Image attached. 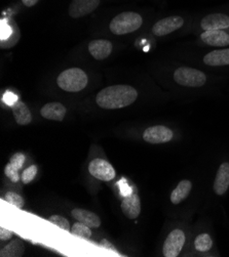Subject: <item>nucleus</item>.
Returning <instances> with one entry per match:
<instances>
[{
    "label": "nucleus",
    "instance_id": "10",
    "mask_svg": "<svg viewBox=\"0 0 229 257\" xmlns=\"http://www.w3.org/2000/svg\"><path fill=\"white\" fill-rule=\"evenodd\" d=\"M202 31L227 30L229 29V16L222 13H214L203 17L200 21Z\"/></svg>",
    "mask_w": 229,
    "mask_h": 257
},
{
    "label": "nucleus",
    "instance_id": "29",
    "mask_svg": "<svg viewBox=\"0 0 229 257\" xmlns=\"http://www.w3.org/2000/svg\"><path fill=\"white\" fill-rule=\"evenodd\" d=\"M100 245L102 246V247H104V248H106V249H109V250H111V251H114V252H117V250H116V248L109 242V241H107L106 239H103L102 240L101 242H100Z\"/></svg>",
    "mask_w": 229,
    "mask_h": 257
},
{
    "label": "nucleus",
    "instance_id": "28",
    "mask_svg": "<svg viewBox=\"0 0 229 257\" xmlns=\"http://www.w3.org/2000/svg\"><path fill=\"white\" fill-rule=\"evenodd\" d=\"M13 232L12 230H9L5 227H2L0 228V239H2L3 241H6V240H10L12 237H13Z\"/></svg>",
    "mask_w": 229,
    "mask_h": 257
},
{
    "label": "nucleus",
    "instance_id": "20",
    "mask_svg": "<svg viewBox=\"0 0 229 257\" xmlns=\"http://www.w3.org/2000/svg\"><path fill=\"white\" fill-rule=\"evenodd\" d=\"M25 252V245L21 239H15L0 251L2 257H21Z\"/></svg>",
    "mask_w": 229,
    "mask_h": 257
},
{
    "label": "nucleus",
    "instance_id": "26",
    "mask_svg": "<svg viewBox=\"0 0 229 257\" xmlns=\"http://www.w3.org/2000/svg\"><path fill=\"white\" fill-rule=\"evenodd\" d=\"M24 162H25V156L23 155L22 153H16L15 155L11 158V161L10 163L18 170L22 169L23 168V165H24Z\"/></svg>",
    "mask_w": 229,
    "mask_h": 257
},
{
    "label": "nucleus",
    "instance_id": "19",
    "mask_svg": "<svg viewBox=\"0 0 229 257\" xmlns=\"http://www.w3.org/2000/svg\"><path fill=\"white\" fill-rule=\"evenodd\" d=\"M13 113L15 116V120L20 125H28L32 121V115L27 107V105L23 101H16L13 105Z\"/></svg>",
    "mask_w": 229,
    "mask_h": 257
},
{
    "label": "nucleus",
    "instance_id": "6",
    "mask_svg": "<svg viewBox=\"0 0 229 257\" xmlns=\"http://www.w3.org/2000/svg\"><path fill=\"white\" fill-rule=\"evenodd\" d=\"M176 137V133L171 127L163 124L146 128L143 133V140L151 145H164L171 143Z\"/></svg>",
    "mask_w": 229,
    "mask_h": 257
},
{
    "label": "nucleus",
    "instance_id": "12",
    "mask_svg": "<svg viewBox=\"0 0 229 257\" xmlns=\"http://www.w3.org/2000/svg\"><path fill=\"white\" fill-rule=\"evenodd\" d=\"M201 60L203 65L208 67H229V47L211 50Z\"/></svg>",
    "mask_w": 229,
    "mask_h": 257
},
{
    "label": "nucleus",
    "instance_id": "8",
    "mask_svg": "<svg viewBox=\"0 0 229 257\" xmlns=\"http://www.w3.org/2000/svg\"><path fill=\"white\" fill-rule=\"evenodd\" d=\"M89 172L97 179L103 182H110L115 177L113 166L106 160L96 158L89 165Z\"/></svg>",
    "mask_w": 229,
    "mask_h": 257
},
{
    "label": "nucleus",
    "instance_id": "4",
    "mask_svg": "<svg viewBox=\"0 0 229 257\" xmlns=\"http://www.w3.org/2000/svg\"><path fill=\"white\" fill-rule=\"evenodd\" d=\"M143 24L142 17L133 12H125L117 15L110 22L109 28L115 35L130 34L137 31Z\"/></svg>",
    "mask_w": 229,
    "mask_h": 257
},
{
    "label": "nucleus",
    "instance_id": "27",
    "mask_svg": "<svg viewBox=\"0 0 229 257\" xmlns=\"http://www.w3.org/2000/svg\"><path fill=\"white\" fill-rule=\"evenodd\" d=\"M12 34V29L9 25H5V23L3 22L2 25V40L5 41L6 39H8Z\"/></svg>",
    "mask_w": 229,
    "mask_h": 257
},
{
    "label": "nucleus",
    "instance_id": "18",
    "mask_svg": "<svg viewBox=\"0 0 229 257\" xmlns=\"http://www.w3.org/2000/svg\"><path fill=\"white\" fill-rule=\"evenodd\" d=\"M71 214H72V216L76 220L87 224L90 227L97 228V227H99L101 225L100 217L97 214H95V213H93V212H91L89 210L75 208V209L72 210Z\"/></svg>",
    "mask_w": 229,
    "mask_h": 257
},
{
    "label": "nucleus",
    "instance_id": "3",
    "mask_svg": "<svg viewBox=\"0 0 229 257\" xmlns=\"http://www.w3.org/2000/svg\"><path fill=\"white\" fill-rule=\"evenodd\" d=\"M88 75L80 68H70L63 71L57 79L61 89L68 92H79L88 85Z\"/></svg>",
    "mask_w": 229,
    "mask_h": 257
},
{
    "label": "nucleus",
    "instance_id": "11",
    "mask_svg": "<svg viewBox=\"0 0 229 257\" xmlns=\"http://www.w3.org/2000/svg\"><path fill=\"white\" fill-rule=\"evenodd\" d=\"M194 185L190 179H182L172 190L170 195V201L173 206H180L191 195Z\"/></svg>",
    "mask_w": 229,
    "mask_h": 257
},
{
    "label": "nucleus",
    "instance_id": "13",
    "mask_svg": "<svg viewBox=\"0 0 229 257\" xmlns=\"http://www.w3.org/2000/svg\"><path fill=\"white\" fill-rule=\"evenodd\" d=\"M100 5V0H72L69 6V16L79 19L93 13Z\"/></svg>",
    "mask_w": 229,
    "mask_h": 257
},
{
    "label": "nucleus",
    "instance_id": "17",
    "mask_svg": "<svg viewBox=\"0 0 229 257\" xmlns=\"http://www.w3.org/2000/svg\"><path fill=\"white\" fill-rule=\"evenodd\" d=\"M66 112V108L60 102H48L40 110V114L43 118L53 121H63Z\"/></svg>",
    "mask_w": 229,
    "mask_h": 257
},
{
    "label": "nucleus",
    "instance_id": "23",
    "mask_svg": "<svg viewBox=\"0 0 229 257\" xmlns=\"http://www.w3.org/2000/svg\"><path fill=\"white\" fill-rule=\"evenodd\" d=\"M6 201L8 203L14 205V206H16L17 208H23V206H24L23 198L15 192H8L6 194Z\"/></svg>",
    "mask_w": 229,
    "mask_h": 257
},
{
    "label": "nucleus",
    "instance_id": "1",
    "mask_svg": "<svg viewBox=\"0 0 229 257\" xmlns=\"http://www.w3.org/2000/svg\"><path fill=\"white\" fill-rule=\"evenodd\" d=\"M138 98V91L130 85H112L102 89L96 97L100 108L114 110L125 108Z\"/></svg>",
    "mask_w": 229,
    "mask_h": 257
},
{
    "label": "nucleus",
    "instance_id": "24",
    "mask_svg": "<svg viewBox=\"0 0 229 257\" xmlns=\"http://www.w3.org/2000/svg\"><path fill=\"white\" fill-rule=\"evenodd\" d=\"M48 220H49L50 222H53L54 224L58 225L59 227L65 229V230H71L69 221H68L65 217H63V216H61V215L55 214V215H53V216H50Z\"/></svg>",
    "mask_w": 229,
    "mask_h": 257
},
{
    "label": "nucleus",
    "instance_id": "25",
    "mask_svg": "<svg viewBox=\"0 0 229 257\" xmlns=\"http://www.w3.org/2000/svg\"><path fill=\"white\" fill-rule=\"evenodd\" d=\"M5 173H6V175L11 179V181L14 182V183H18V182L20 181V178H22V177H20L19 170L16 169L11 163L6 166Z\"/></svg>",
    "mask_w": 229,
    "mask_h": 257
},
{
    "label": "nucleus",
    "instance_id": "2",
    "mask_svg": "<svg viewBox=\"0 0 229 257\" xmlns=\"http://www.w3.org/2000/svg\"><path fill=\"white\" fill-rule=\"evenodd\" d=\"M174 82L185 88H201L208 83V75L191 67H178L173 73Z\"/></svg>",
    "mask_w": 229,
    "mask_h": 257
},
{
    "label": "nucleus",
    "instance_id": "7",
    "mask_svg": "<svg viewBox=\"0 0 229 257\" xmlns=\"http://www.w3.org/2000/svg\"><path fill=\"white\" fill-rule=\"evenodd\" d=\"M185 21L182 17L171 16L158 21L152 27V33L158 37H164L181 29Z\"/></svg>",
    "mask_w": 229,
    "mask_h": 257
},
{
    "label": "nucleus",
    "instance_id": "31",
    "mask_svg": "<svg viewBox=\"0 0 229 257\" xmlns=\"http://www.w3.org/2000/svg\"><path fill=\"white\" fill-rule=\"evenodd\" d=\"M5 98H9L8 99V102H9V104H15V102H13V99L12 98H16V96H14L13 94H11V93H8V94H6L5 95Z\"/></svg>",
    "mask_w": 229,
    "mask_h": 257
},
{
    "label": "nucleus",
    "instance_id": "16",
    "mask_svg": "<svg viewBox=\"0 0 229 257\" xmlns=\"http://www.w3.org/2000/svg\"><path fill=\"white\" fill-rule=\"evenodd\" d=\"M121 211L129 219H136L141 213V201L138 195L131 194L123 198L121 202Z\"/></svg>",
    "mask_w": 229,
    "mask_h": 257
},
{
    "label": "nucleus",
    "instance_id": "5",
    "mask_svg": "<svg viewBox=\"0 0 229 257\" xmlns=\"http://www.w3.org/2000/svg\"><path fill=\"white\" fill-rule=\"evenodd\" d=\"M186 230L180 226L172 228L163 243V256L178 257L181 255L187 244Z\"/></svg>",
    "mask_w": 229,
    "mask_h": 257
},
{
    "label": "nucleus",
    "instance_id": "15",
    "mask_svg": "<svg viewBox=\"0 0 229 257\" xmlns=\"http://www.w3.org/2000/svg\"><path fill=\"white\" fill-rule=\"evenodd\" d=\"M112 43L109 40L98 39L93 40L89 44V51L92 57L96 60H105L112 53Z\"/></svg>",
    "mask_w": 229,
    "mask_h": 257
},
{
    "label": "nucleus",
    "instance_id": "14",
    "mask_svg": "<svg viewBox=\"0 0 229 257\" xmlns=\"http://www.w3.org/2000/svg\"><path fill=\"white\" fill-rule=\"evenodd\" d=\"M191 248L195 253H199V254L211 253L214 248V239L212 235L209 232H207V230H202V232L197 233L192 239Z\"/></svg>",
    "mask_w": 229,
    "mask_h": 257
},
{
    "label": "nucleus",
    "instance_id": "9",
    "mask_svg": "<svg viewBox=\"0 0 229 257\" xmlns=\"http://www.w3.org/2000/svg\"><path fill=\"white\" fill-rule=\"evenodd\" d=\"M212 190L217 197H223L229 191V161H223L219 165L215 174Z\"/></svg>",
    "mask_w": 229,
    "mask_h": 257
},
{
    "label": "nucleus",
    "instance_id": "21",
    "mask_svg": "<svg viewBox=\"0 0 229 257\" xmlns=\"http://www.w3.org/2000/svg\"><path fill=\"white\" fill-rule=\"evenodd\" d=\"M70 232L78 236V237H81L83 239H90L92 237V230H91V227L88 226L87 224L79 221V222H75L73 225H72V228Z\"/></svg>",
    "mask_w": 229,
    "mask_h": 257
},
{
    "label": "nucleus",
    "instance_id": "30",
    "mask_svg": "<svg viewBox=\"0 0 229 257\" xmlns=\"http://www.w3.org/2000/svg\"><path fill=\"white\" fill-rule=\"evenodd\" d=\"M38 2H39V0H22L23 5H24L25 7H27V8L34 7Z\"/></svg>",
    "mask_w": 229,
    "mask_h": 257
},
{
    "label": "nucleus",
    "instance_id": "22",
    "mask_svg": "<svg viewBox=\"0 0 229 257\" xmlns=\"http://www.w3.org/2000/svg\"><path fill=\"white\" fill-rule=\"evenodd\" d=\"M37 171H38V168L36 165H31L28 168L25 169L22 173V182L25 185H28L29 183H31L35 178Z\"/></svg>",
    "mask_w": 229,
    "mask_h": 257
}]
</instances>
